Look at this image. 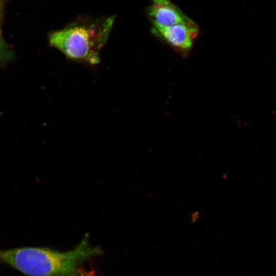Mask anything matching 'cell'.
Here are the masks:
<instances>
[{
  "mask_svg": "<svg viewBox=\"0 0 276 276\" xmlns=\"http://www.w3.org/2000/svg\"><path fill=\"white\" fill-rule=\"evenodd\" d=\"M102 252L85 235L77 246L66 252L33 247L0 250V262L28 276H80L81 264Z\"/></svg>",
  "mask_w": 276,
  "mask_h": 276,
  "instance_id": "1",
  "label": "cell"
},
{
  "mask_svg": "<svg viewBox=\"0 0 276 276\" xmlns=\"http://www.w3.org/2000/svg\"><path fill=\"white\" fill-rule=\"evenodd\" d=\"M115 16L82 17L48 34L51 47L72 61L96 65L112 30Z\"/></svg>",
  "mask_w": 276,
  "mask_h": 276,
  "instance_id": "2",
  "label": "cell"
},
{
  "mask_svg": "<svg viewBox=\"0 0 276 276\" xmlns=\"http://www.w3.org/2000/svg\"><path fill=\"white\" fill-rule=\"evenodd\" d=\"M153 32L173 48L182 51H189L197 36L198 28L193 21L168 27H153Z\"/></svg>",
  "mask_w": 276,
  "mask_h": 276,
  "instance_id": "3",
  "label": "cell"
},
{
  "mask_svg": "<svg viewBox=\"0 0 276 276\" xmlns=\"http://www.w3.org/2000/svg\"><path fill=\"white\" fill-rule=\"evenodd\" d=\"M147 11L153 27H168L193 21L170 0H151Z\"/></svg>",
  "mask_w": 276,
  "mask_h": 276,
  "instance_id": "4",
  "label": "cell"
},
{
  "mask_svg": "<svg viewBox=\"0 0 276 276\" xmlns=\"http://www.w3.org/2000/svg\"><path fill=\"white\" fill-rule=\"evenodd\" d=\"M10 54L6 46L0 45V61H3L10 57Z\"/></svg>",
  "mask_w": 276,
  "mask_h": 276,
  "instance_id": "5",
  "label": "cell"
},
{
  "mask_svg": "<svg viewBox=\"0 0 276 276\" xmlns=\"http://www.w3.org/2000/svg\"><path fill=\"white\" fill-rule=\"evenodd\" d=\"M2 0H0V45L1 46H6L5 43L3 41L1 38V1Z\"/></svg>",
  "mask_w": 276,
  "mask_h": 276,
  "instance_id": "6",
  "label": "cell"
}]
</instances>
